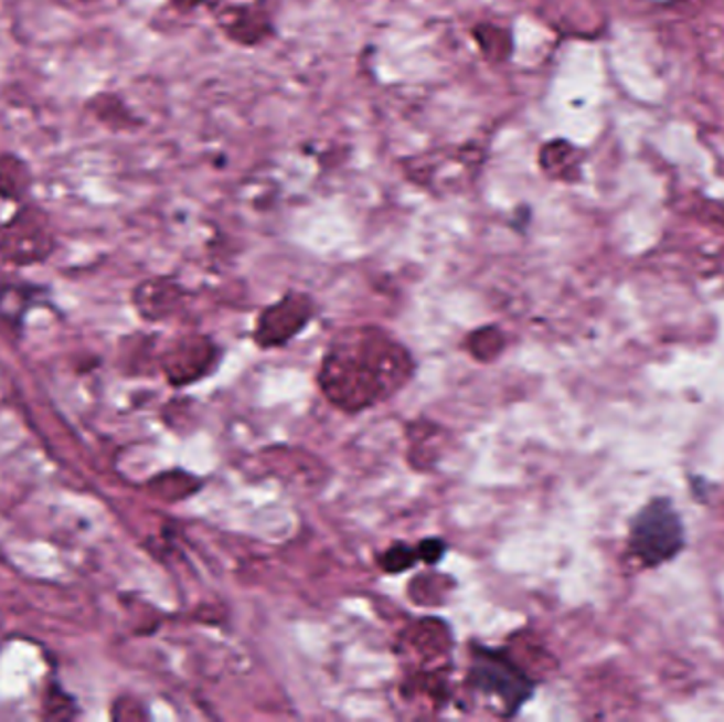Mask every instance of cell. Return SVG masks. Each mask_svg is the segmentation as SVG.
I'll use <instances>...</instances> for the list:
<instances>
[{"mask_svg":"<svg viewBox=\"0 0 724 722\" xmlns=\"http://www.w3.org/2000/svg\"><path fill=\"white\" fill-rule=\"evenodd\" d=\"M409 350L375 327L341 331L329 343L318 386L337 410L359 413L388 401L414 375Z\"/></svg>","mask_w":724,"mask_h":722,"instance_id":"obj_1","label":"cell"},{"mask_svg":"<svg viewBox=\"0 0 724 722\" xmlns=\"http://www.w3.org/2000/svg\"><path fill=\"white\" fill-rule=\"evenodd\" d=\"M466 687L490 699L496 705L493 714L511 719L534 697L536 680L521 666L513 650L470 643Z\"/></svg>","mask_w":724,"mask_h":722,"instance_id":"obj_2","label":"cell"},{"mask_svg":"<svg viewBox=\"0 0 724 722\" xmlns=\"http://www.w3.org/2000/svg\"><path fill=\"white\" fill-rule=\"evenodd\" d=\"M686 546V528L670 498H650L629 521L627 553L642 567H659L675 560Z\"/></svg>","mask_w":724,"mask_h":722,"instance_id":"obj_3","label":"cell"},{"mask_svg":"<svg viewBox=\"0 0 724 722\" xmlns=\"http://www.w3.org/2000/svg\"><path fill=\"white\" fill-rule=\"evenodd\" d=\"M57 251V235L53 232L50 214L36 204L26 202L0 223V258L15 267L41 265Z\"/></svg>","mask_w":724,"mask_h":722,"instance_id":"obj_4","label":"cell"},{"mask_svg":"<svg viewBox=\"0 0 724 722\" xmlns=\"http://www.w3.org/2000/svg\"><path fill=\"white\" fill-rule=\"evenodd\" d=\"M316 314L310 295L290 290L285 297L260 311L253 339L260 350L285 348L290 339L299 336Z\"/></svg>","mask_w":724,"mask_h":722,"instance_id":"obj_5","label":"cell"},{"mask_svg":"<svg viewBox=\"0 0 724 722\" xmlns=\"http://www.w3.org/2000/svg\"><path fill=\"white\" fill-rule=\"evenodd\" d=\"M216 24L230 41L242 47H257L274 34L272 15L263 0L251 4H223L216 9Z\"/></svg>","mask_w":724,"mask_h":722,"instance_id":"obj_6","label":"cell"},{"mask_svg":"<svg viewBox=\"0 0 724 722\" xmlns=\"http://www.w3.org/2000/svg\"><path fill=\"white\" fill-rule=\"evenodd\" d=\"M219 359V348L207 337L181 339L166 359V375L172 386H187L204 378Z\"/></svg>","mask_w":724,"mask_h":722,"instance_id":"obj_7","label":"cell"},{"mask_svg":"<svg viewBox=\"0 0 724 722\" xmlns=\"http://www.w3.org/2000/svg\"><path fill=\"white\" fill-rule=\"evenodd\" d=\"M83 113L113 134H131L147 126V121L131 108L128 100L113 89H100L85 98Z\"/></svg>","mask_w":724,"mask_h":722,"instance_id":"obj_8","label":"cell"},{"mask_svg":"<svg viewBox=\"0 0 724 722\" xmlns=\"http://www.w3.org/2000/svg\"><path fill=\"white\" fill-rule=\"evenodd\" d=\"M36 184L34 170L26 157L18 151L0 149V202L4 204H26Z\"/></svg>","mask_w":724,"mask_h":722,"instance_id":"obj_9","label":"cell"},{"mask_svg":"<svg viewBox=\"0 0 724 722\" xmlns=\"http://www.w3.org/2000/svg\"><path fill=\"white\" fill-rule=\"evenodd\" d=\"M184 288L172 278H151L138 284L134 290V306L147 320H161L177 310Z\"/></svg>","mask_w":724,"mask_h":722,"instance_id":"obj_10","label":"cell"},{"mask_svg":"<svg viewBox=\"0 0 724 722\" xmlns=\"http://www.w3.org/2000/svg\"><path fill=\"white\" fill-rule=\"evenodd\" d=\"M539 166L551 181L576 182L581 179L583 153L564 138L543 145L539 153Z\"/></svg>","mask_w":724,"mask_h":722,"instance_id":"obj_11","label":"cell"},{"mask_svg":"<svg viewBox=\"0 0 724 722\" xmlns=\"http://www.w3.org/2000/svg\"><path fill=\"white\" fill-rule=\"evenodd\" d=\"M470 39L477 45V50L481 53V57L493 64H507L513 52H515V39L513 32L507 26L500 24H492V22H479L470 28Z\"/></svg>","mask_w":724,"mask_h":722,"instance_id":"obj_12","label":"cell"},{"mask_svg":"<svg viewBox=\"0 0 724 722\" xmlns=\"http://www.w3.org/2000/svg\"><path fill=\"white\" fill-rule=\"evenodd\" d=\"M39 293H43V288L34 284H0V318L11 325H22Z\"/></svg>","mask_w":724,"mask_h":722,"instance_id":"obj_13","label":"cell"},{"mask_svg":"<svg viewBox=\"0 0 724 722\" xmlns=\"http://www.w3.org/2000/svg\"><path fill=\"white\" fill-rule=\"evenodd\" d=\"M466 348L477 361L490 362L502 352L504 336L496 327H483L468 336Z\"/></svg>","mask_w":724,"mask_h":722,"instance_id":"obj_14","label":"cell"},{"mask_svg":"<svg viewBox=\"0 0 724 722\" xmlns=\"http://www.w3.org/2000/svg\"><path fill=\"white\" fill-rule=\"evenodd\" d=\"M417 562H422L419 546H412L407 542H394L388 551H384V555L380 558V566L384 567V572H388V574H401Z\"/></svg>","mask_w":724,"mask_h":722,"instance_id":"obj_15","label":"cell"},{"mask_svg":"<svg viewBox=\"0 0 724 722\" xmlns=\"http://www.w3.org/2000/svg\"><path fill=\"white\" fill-rule=\"evenodd\" d=\"M168 2H170V7H172L174 11H179V13H193V11H198L200 7L207 4L210 0H168Z\"/></svg>","mask_w":724,"mask_h":722,"instance_id":"obj_16","label":"cell"}]
</instances>
